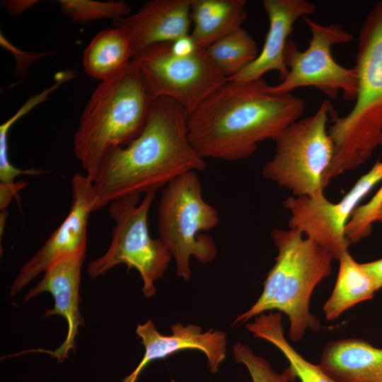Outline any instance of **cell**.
<instances>
[{
	"label": "cell",
	"mask_w": 382,
	"mask_h": 382,
	"mask_svg": "<svg viewBox=\"0 0 382 382\" xmlns=\"http://www.w3.org/2000/svg\"><path fill=\"white\" fill-rule=\"evenodd\" d=\"M245 0H192L190 35L202 49L240 29L246 19Z\"/></svg>",
	"instance_id": "cell-18"
},
{
	"label": "cell",
	"mask_w": 382,
	"mask_h": 382,
	"mask_svg": "<svg viewBox=\"0 0 382 382\" xmlns=\"http://www.w3.org/2000/svg\"><path fill=\"white\" fill-rule=\"evenodd\" d=\"M86 253L69 255L56 260L44 272L42 279L24 296L25 301L44 292L54 298V307L46 309L44 317L62 316L67 323V333L64 342L54 351L36 349L28 351L47 353L62 363L70 351L76 349V337L79 326L84 324L79 311L81 272Z\"/></svg>",
	"instance_id": "cell-13"
},
{
	"label": "cell",
	"mask_w": 382,
	"mask_h": 382,
	"mask_svg": "<svg viewBox=\"0 0 382 382\" xmlns=\"http://www.w3.org/2000/svg\"><path fill=\"white\" fill-rule=\"evenodd\" d=\"M311 37L305 51H301L292 40H288L284 61L289 69L286 78L271 86L276 93H291L294 90L313 86L330 99L335 100L338 92L345 100H354L357 93V75L354 67L346 68L335 62L331 47L352 41L353 36L337 23L321 25L303 17Z\"/></svg>",
	"instance_id": "cell-9"
},
{
	"label": "cell",
	"mask_w": 382,
	"mask_h": 382,
	"mask_svg": "<svg viewBox=\"0 0 382 382\" xmlns=\"http://www.w3.org/2000/svg\"><path fill=\"white\" fill-rule=\"evenodd\" d=\"M205 50L212 62L228 79L242 71L258 55L255 40L243 28Z\"/></svg>",
	"instance_id": "cell-22"
},
{
	"label": "cell",
	"mask_w": 382,
	"mask_h": 382,
	"mask_svg": "<svg viewBox=\"0 0 382 382\" xmlns=\"http://www.w3.org/2000/svg\"><path fill=\"white\" fill-rule=\"evenodd\" d=\"M339 270L333 291L323 306L328 320H334L356 304L372 299L378 291L374 281L349 251L339 258Z\"/></svg>",
	"instance_id": "cell-20"
},
{
	"label": "cell",
	"mask_w": 382,
	"mask_h": 382,
	"mask_svg": "<svg viewBox=\"0 0 382 382\" xmlns=\"http://www.w3.org/2000/svg\"><path fill=\"white\" fill-rule=\"evenodd\" d=\"M156 192L129 195L110 203L109 214L115 226L107 251L91 261L86 269L89 277L96 279L114 267L125 264L128 270L136 269L143 281L145 296L156 294L154 282L166 271L172 255L159 238H152L149 232L148 214Z\"/></svg>",
	"instance_id": "cell-8"
},
{
	"label": "cell",
	"mask_w": 382,
	"mask_h": 382,
	"mask_svg": "<svg viewBox=\"0 0 382 382\" xmlns=\"http://www.w3.org/2000/svg\"><path fill=\"white\" fill-rule=\"evenodd\" d=\"M272 238L277 250L275 263L264 282L257 301L240 314V325L267 311L283 312L289 318V338L299 342L309 329L319 331L320 323L309 310L315 287L331 273V253L296 228H276Z\"/></svg>",
	"instance_id": "cell-5"
},
{
	"label": "cell",
	"mask_w": 382,
	"mask_h": 382,
	"mask_svg": "<svg viewBox=\"0 0 382 382\" xmlns=\"http://www.w3.org/2000/svg\"><path fill=\"white\" fill-rule=\"evenodd\" d=\"M156 98L132 59L118 75L100 81L91 94L74 137V153L94 180L103 161L142 131Z\"/></svg>",
	"instance_id": "cell-3"
},
{
	"label": "cell",
	"mask_w": 382,
	"mask_h": 382,
	"mask_svg": "<svg viewBox=\"0 0 382 382\" xmlns=\"http://www.w3.org/2000/svg\"><path fill=\"white\" fill-rule=\"evenodd\" d=\"M72 200L66 217L40 249L21 269L10 288L15 296L56 260L86 253L88 222L93 211L94 187L86 175L75 173L71 179Z\"/></svg>",
	"instance_id": "cell-12"
},
{
	"label": "cell",
	"mask_w": 382,
	"mask_h": 382,
	"mask_svg": "<svg viewBox=\"0 0 382 382\" xmlns=\"http://www.w3.org/2000/svg\"><path fill=\"white\" fill-rule=\"evenodd\" d=\"M245 326L256 338L268 341L284 354L301 382H336L319 365L305 359L289 343L284 336L280 312L260 314Z\"/></svg>",
	"instance_id": "cell-21"
},
{
	"label": "cell",
	"mask_w": 382,
	"mask_h": 382,
	"mask_svg": "<svg viewBox=\"0 0 382 382\" xmlns=\"http://www.w3.org/2000/svg\"><path fill=\"white\" fill-rule=\"evenodd\" d=\"M318 365L336 382H382V349L361 339L329 342Z\"/></svg>",
	"instance_id": "cell-17"
},
{
	"label": "cell",
	"mask_w": 382,
	"mask_h": 382,
	"mask_svg": "<svg viewBox=\"0 0 382 382\" xmlns=\"http://www.w3.org/2000/svg\"><path fill=\"white\" fill-rule=\"evenodd\" d=\"M192 1L151 0L133 14L113 21V24L127 34L134 58L153 45L173 42L189 35Z\"/></svg>",
	"instance_id": "cell-15"
},
{
	"label": "cell",
	"mask_w": 382,
	"mask_h": 382,
	"mask_svg": "<svg viewBox=\"0 0 382 382\" xmlns=\"http://www.w3.org/2000/svg\"><path fill=\"white\" fill-rule=\"evenodd\" d=\"M17 121L14 116L0 126V183L13 184L15 178L20 175H38L46 171L38 169L23 170L15 167L8 157V137L11 127Z\"/></svg>",
	"instance_id": "cell-26"
},
{
	"label": "cell",
	"mask_w": 382,
	"mask_h": 382,
	"mask_svg": "<svg viewBox=\"0 0 382 382\" xmlns=\"http://www.w3.org/2000/svg\"><path fill=\"white\" fill-rule=\"evenodd\" d=\"M134 59L156 98H170L190 114L228 78L215 66L205 49L187 56L175 54L170 42L153 45Z\"/></svg>",
	"instance_id": "cell-10"
},
{
	"label": "cell",
	"mask_w": 382,
	"mask_h": 382,
	"mask_svg": "<svg viewBox=\"0 0 382 382\" xmlns=\"http://www.w3.org/2000/svg\"><path fill=\"white\" fill-rule=\"evenodd\" d=\"M62 12L74 23L110 18L119 21L129 16L132 7L122 1L59 0Z\"/></svg>",
	"instance_id": "cell-23"
},
{
	"label": "cell",
	"mask_w": 382,
	"mask_h": 382,
	"mask_svg": "<svg viewBox=\"0 0 382 382\" xmlns=\"http://www.w3.org/2000/svg\"><path fill=\"white\" fill-rule=\"evenodd\" d=\"M127 34L114 26L99 32L83 52L84 70L91 77L103 81L122 73L132 60Z\"/></svg>",
	"instance_id": "cell-19"
},
{
	"label": "cell",
	"mask_w": 382,
	"mask_h": 382,
	"mask_svg": "<svg viewBox=\"0 0 382 382\" xmlns=\"http://www.w3.org/2000/svg\"><path fill=\"white\" fill-rule=\"evenodd\" d=\"M376 222H381L382 223V205L381 207H380L379 210H378V212L376 216V220H375Z\"/></svg>",
	"instance_id": "cell-31"
},
{
	"label": "cell",
	"mask_w": 382,
	"mask_h": 382,
	"mask_svg": "<svg viewBox=\"0 0 382 382\" xmlns=\"http://www.w3.org/2000/svg\"><path fill=\"white\" fill-rule=\"evenodd\" d=\"M37 1H5L2 4L6 8L8 11L13 15H18L25 9L31 7Z\"/></svg>",
	"instance_id": "cell-30"
},
{
	"label": "cell",
	"mask_w": 382,
	"mask_h": 382,
	"mask_svg": "<svg viewBox=\"0 0 382 382\" xmlns=\"http://www.w3.org/2000/svg\"><path fill=\"white\" fill-rule=\"evenodd\" d=\"M27 183L24 181H18L11 185H5L0 183V209L1 212L6 211L8 205L11 201L14 195L18 190L25 187Z\"/></svg>",
	"instance_id": "cell-28"
},
{
	"label": "cell",
	"mask_w": 382,
	"mask_h": 382,
	"mask_svg": "<svg viewBox=\"0 0 382 382\" xmlns=\"http://www.w3.org/2000/svg\"><path fill=\"white\" fill-rule=\"evenodd\" d=\"M270 87L262 79L227 80L189 114V139L201 157L245 159L299 120L304 100Z\"/></svg>",
	"instance_id": "cell-1"
},
{
	"label": "cell",
	"mask_w": 382,
	"mask_h": 382,
	"mask_svg": "<svg viewBox=\"0 0 382 382\" xmlns=\"http://www.w3.org/2000/svg\"><path fill=\"white\" fill-rule=\"evenodd\" d=\"M382 181V161H377L338 202L324 193L313 196H290L283 204L291 213L289 228L299 230L326 248L335 260L349 251L351 244L346 226L362 199Z\"/></svg>",
	"instance_id": "cell-11"
},
{
	"label": "cell",
	"mask_w": 382,
	"mask_h": 382,
	"mask_svg": "<svg viewBox=\"0 0 382 382\" xmlns=\"http://www.w3.org/2000/svg\"><path fill=\"white\" fill-rule=\"evenodd\" d=\"M188 118L176 101L156 98L139 136L99 167L93 181V211L123 197L156 192L187 172L204 170V159L189 139Z\"/></svg>",
	"instance_id": "cell-2"
},
{
	"label": "cell",
	"mask_w": 382,
	"mask_h": 382,
	"mask_svg": "<svg viewBox=\"0 0 382 382\" xmlns=\"http://www.w3.org/2000/svg\"><path fill=\"white\" fill-rule=\"evenodd\" d=\"M382 205V185L366 204L358 206L345 228V235L350 243H356L371 232L373 224Z\"/></svg>",
	"instance_id": "cell-25"
},
{
	"label": "cell",
	"mask_w": 382,
	"mask_h": 382,
	"mask_svg": "<svg viewBox=\"0 0 382 382\" xmlns=\"http://www.w3.org/2000/svg\"><path fill=\"white\" fill-rule=\"evenodd\" d=\"M171 334L164 335L156 329L151 320L137 325V335L144 347V357L136 369L122 382H136L142 370L151 361L164 359L183 350L195 349L207 357L211 373L219 371L226 355V334L212 328L202 332L199 325H183L176 323L171 325Z\"/></svg>",
	"instance_id": "cell-14"
},
{
	"label": "cell",
	"mask_w": 382,
	"mask_h": 382,
	"mask_svg": "<svg viewBox=\"0 0 382 382\" xmlns=\"http://www.w3.org/2000/svg\"><path fill=\"white\" fill-rule=\"evenodd\" d=\"M355 61L354 105L345 116L335 112L330 120L328 133L335 154L323 177L325 187L332 178L366 163L382 147V1L374 5L362 24Z\"/></svg>",
	"instance_id": "cell-4"
},
{
	"label": "cell",
	"mask_w": 382,
	"mask_h": 382,
	"mask_svg": "<svg viewBox=\"0 0 382 382\" xmlns=\"http://www.w3.org/2000/svg\"><path fill=\"white\" fill-rule=\"evenodd\" d=\"M364 270L371 277L377 290L382 288V258L361 264Z\"/></svg>",
	"instance_id": "cell-29"
},
{
	"label": "cell",
	"mask_w": 382,
	"mask_h": 382,
	"mask_svg": "<svg viewBox=\"0 0 382 382\" xmlns=\"http://www.w3.org/2000/svg\"><path fill=\"white\" fill-rule=\"evenodd\" d=\"M262 4L269 19L262 50L253 62L228 80H257L268 71H277L279 80L283 81L289 71L284 50L294 24L300 17L316 11V5L306 0H264Z\"/></svg>",
	"instance_id": "cell-16"
},
{
	"label": "cell",
	"mask_w": 382,
	"mask_h": 382,
	"mask_svg": "<svg viewBox=\"0 0 382 382\" xmlns=\"http://www.w3.org/2000/svg\"><path fill=\"white\" fill-rule=\"evenodd\" d=\"M232 351L235 361L248 369L252 382H291L296 378L289 366L281 374L275 371L266 359L256 355L248 345L236 342Z\"/></svg>",
	"instance_id": "cell-24"
},
{
	"label": "cell",
	"mask_w": 382,
	"mask_h": 382,
	"mask_svg": "<svg viewBox=\"0 0 382 382\" xmlns=\"http://www.w3.org/2000/svg\"><path fill=\"white\" fill-rule=\"evenodd\" d=\"M219 223L218 212L202 195V185L196 171L173 179L162 190L158 209V238L174 258L178 277H191L190 260L212 262L217 254L213 239L202 231Z\"/></svg>",
	"instance_id": "cell-6"
},
{
	"label": "cell",
	"mask_w": 382,
	"mask_h": 382,
	"mask_svg": "<svg viewBox=\"0 0 382 382\" xmlns=\"http://www.w3.org/2000/svg\"><path fill=\"white\" fill-rule=\"evenodd\" d=\"M335 112L325 100L312 115L299 119L274 139L275 153L262 174L292 192L293 196L323 193V177L335 154L328 122Z\"/></svg>",
	"instance_id": "cell-7"
},
{
	"label": "cell",
	"mask_w": 382,
	"mask_h": 382,
	"mask_svg": "<svg viewBox=\"0 0 382 382\" xmlns=\"http://www.w3.org/2000/svg\"><path fill=\"white\" fill-rule=\"evenodd\" d=\"M170 48L176 55L187 56L195 53L199 47L189 34L170 42Z\"/></svg>",
	"instance_id": "cell-27"
}]
</instances>
